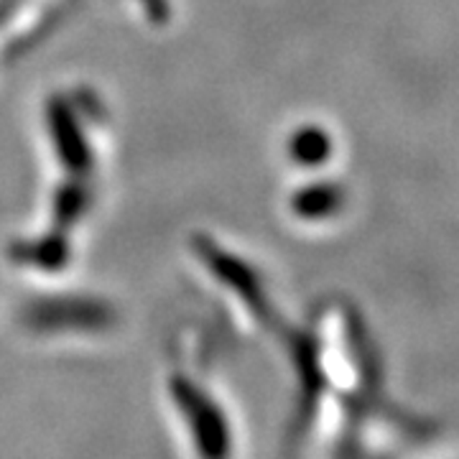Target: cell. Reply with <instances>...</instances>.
<instances>
[{"instance_id":"cell-1","label":"cell","mask_w":459,"mask_h":459,"mask_svg":"<svg viewBox=\"0 0 459 459\" xmlns=\"http://www.w3.org/2000/svg\"><path fill=\"white\" fill-rule=\"evenodd\" d=\"M166 424L184 459H240V419L214 388L186 373H171L166 385Z\"/></svg>"}]
</instances>
